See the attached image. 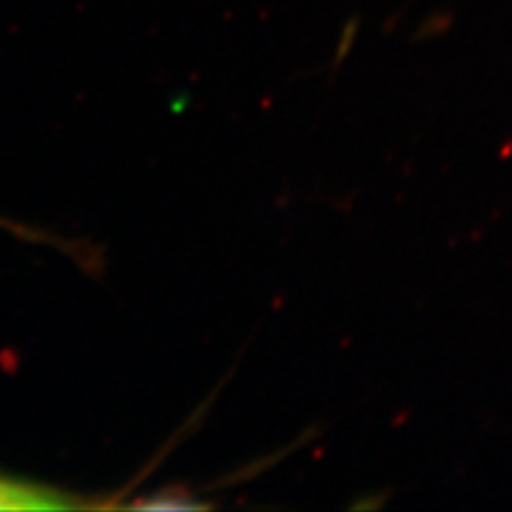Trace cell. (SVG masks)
<instances>
[{"instance_id": "cell-1", "label": "cell", "mask_w": 512, "mask_h": 512, "mask_svg": "<svg viewBox=\"0 0 512 512\" xmlns=\"http://www.w3.org/2000/svg\"><path fill=\"white\" fill-rule=\"evenodd\" d=\"M79 506H84V502L75 500L71 493L0 474V510H67Z\"/></svg>"}]
</instances>
